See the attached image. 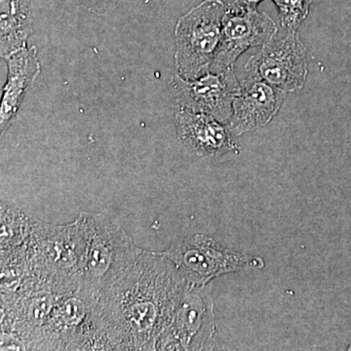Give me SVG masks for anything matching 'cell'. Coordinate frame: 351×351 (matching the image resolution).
Here are the masks:
<instances>
[{
	"mask_svg": "<svg viewBox=\"0 0 351 351\" xmlns=\"http://www.w3.org/2000/svg\"><path fill=\"white\" fill-rule=\"evenodd\" d=\"M189 286L159 252L141 249L130 267L94 301L110 350H158Z\"/></svg>",
	"mask_w": 351,
	"mask_h": 351,
	"instance_id": "obj_1",
	"label": "cell"
},
{
	"mask_svg": "<svg viewBox=\"0 0 351 351\" xmlns=\"http://www.w3.org/2000/svg\"><path fill=\"white\" fill-rule=\"evenodd\" d=\"M82 245L80 226L50 225L32 219L27 242V274L18 294L48 290L66 294L82 286Z\"/></svg>",
	"mask_w": 351,
	"mask_h": 351,
	"instance_id": "obj_2",
	"label": "cell"
},
{
	"mask_svg": "<svg viewBox=\"0 0 351 351\" xmlns=\"http://www.w3.org/2000/svg\"><path fill=\"white\" fill-rule=\"evenodd\" d=\"M76 219L82 233L80 290L96 301L130 267L141 248L119 221L107 215L83 212Z\"/></svg>",
	"mask_w": 351,
	"mask_h": 351,
	"instance_id": "obj_3",
	"label": "cell"
},
{
	"mask_svg": "<svg viewBox=\"0 0 351 351\" xmlns=\"http://www.w3.org/2000/svg\"><path fill=\"white\" fill-rule=\"evenodd\" d=\"M226 11L221 0H204L179 18L174 31L176 73L195 80L209 73L221 43Z\"/></svg>",
	"mask_w": 351,
	"mask_h": 351,
	"instance_id": "obj_4",
	"label": "cell"
},
{
	"mask_svg": "<svg viewBox=\"0 0 351 351\" xmlns=\"http://www.w3.org/2000/svg\"><path fill=\"white\" fill-rule=\"evenodd\" d=\"M36 350H110L94 300L80 290L58 295Z\"/></svg>",
	"mask_w": 351,
	"mask_h": 351,
	"instance_id": "obj_5",
	"label": "cell"
},
{
	"mask_svg": "<svg viewBox=\"0 0 351 351\" xmlns=\"http://www.w3.org/2000/svg\"><path fill=\"white\" fill-rule=\"evenodd\" d=\"M159 253L174 263L193 286L207 285L223 274L265 267L263 258L230 250L204 234L184 237Z\"/></svg>",
	"mask_w": 351,
	"mask_h": 351,
	"instance_id": "obj_6",
	"label": "cell"
},
{
	"mask_svg": "<svg viewBox=\"0 0 351 351\" xmlns=\"http://www.w3.org/2000/svg\"><path fill=\"white\" fill-rule=\"evenodd\" d=\"M248 77L263 80L286 93L301 90L308 75L306 48L298 32L272 39L246 62Z\"/></svg>",
	"mask_w": 351,
	"mask_h": 351,
	"instance_id": "obj_7",
	"label": "cell"
},
{
	"mask_svg": "<svg viewBox=\"0 0 351 351\" xmlns=\"http://www.w3.org/2000/svg\"><path fill=\"white\" fill-rule=\"evenodd\" d=\"M211 285L186 289L158 350H201L216 332Z\"/></svg>",
	"mask_w": 351,
	"mask_h": 351,
	"instance_id": "obj_8",
	"label": "cell"
},
{
	"mask_svg": "<svg viewBox=\"0 0 351 351\" xmlns=\"http://www.w3.org/2000/svg\"><path fill=\"white\" fill-rule=\"evenodd\" d=\"M170 87L176 106L208 113L226 123L232 117L233 100L240 92L241 82L232 66L221 73L209 71L195 80H186L175 73Z\"/></svg>",
	"mask_w": 351,
	"mask_h": 351,
	"instance_id": "obj_9",
	"label": "cell"
},
{
	"mask_svg": "<svg viewBox=\"0 0 351 351\" xmlns=\"http://www.w3.org/2000/svg\"><path fill=\"white\" fill-rule=\"evenodd\" d=\"M278 27L267 13L250 10L226 11L223 32L218 50L212 62L210 71L221 73L232 68L245 51L265 43L276 38Z\"/></svg>",
	"mask_w": 351,
	"mask_h": 351,
	"instance_id": "obj_10",
	"label": "cell"
},
{
	"mask_svg": "<svg viewBox=\"0 0 351 351\" xmlns=\"http://www.w3.org/2000/svg\"><path fill=\"white\" fill-rule=\"evenodd\" d=\"M174 121L178 140L196 156L219 157L239 154L240 147L230 128L213 115L176 106Z\"/></svg>",
	"mask_w": 351,
	"mask_h": 351,
	"instance_id": "obj_11",
	"label": "cell"
},
{
	"mask_svg": "<svg viewBox=\"0 0 351 351\" xmlns=\"http://www.w3.org/2000/svg\"><path fill=\"white\" fill-rule=\"evenodd\" d=\"M286 92L263 80L248 77L241 82L232 103V113L226 125L233 136L263 128L278 113Z\"/></svg>",
	"mask_w": 351,
	"mask_h": 351,
	"instance_id": "obj_12",
	"label": "cell"
},
{
	"mask_svg": "<svg viewBox=\"0 0 351 351\" xmlns=\"http://www.w3.org/2000/svg\"><path fill=\"white\" fill-rule=\"evenodd\" d=\"M2 59L8 69L0 106V131L1 135H4L19 112L25 92L34 86L40 75L41 64L34 45L27 46Z\"/></svg>",
	"mask_w": 351,
	"mask_h": 351,
	"instance_id": "obj_13",
	"label": "cell"
},
{
	"mask_svg": "<svg viewBox=\"0 0 351 351\" xmlns=\"http://www.w3.org/2000/svg\"><path fill=\"white\" fill-rule=\"evenodd\" d=\"M32 34L31 0H0L1 58L27 47Z\"/></svg>",
	"mask_w": 351,
	"mask_h": 351,
	"instance_id": "obj_14",
	"label": "cell"
},
{
	"mask_svg": "<svg viewBox=\"0 0 351 351\" xmlns=\"http://www.w3.org/2000/svg\"><path fill=\"white\" fill-rule=\"evenodd\" d=\"M1 251L10 250L27 243L32 232V219L17 208L1 204L0 216Z\"/></svg>",
	"mask_w": 351,
	"mask_h": 351,
	"instance_id": "obj_15",
	"label": "cell"
},
{
	"mask_svg": "<svg viewBox=\"0 0 351 351\" xmlns=\"http://www.w3.org/2000/svg\"><path fill=\"white\" fill-rule=\"evenodd\" d=\"M27 274V243L1 251V293L18 294Z\"/></svg>",
	"mask_w": 351,
	"mask_h": 351,
	"instance_id": "obj_16",
	"label": "cell"
},
{
	"mask_svg": "<svg viewBox=\"0 0 351 351\" xmlns=\"http://www.w3.org/2000/svg\"><path fill=\"white\" fill-rule=\"evenodd\" d=\"M278 10L279 21L287 32H295L309 14L313 0H271Z\"/></svg>",
	"mask_w": 351,
	"mask_h": 351,
	"instance_id": "obj_17",
	"label": "cell"
},
{
	"mask_svg": "<svg viewBox=\"0 0 351 351\" xmlns=\"http://www.w3.org/2000/svg\"><path fill=\"white\" fill-rule=\"evenodd\" d=\"M80 4L94 15L106 16L112 12L117 0H77Z\"/></svg>",
	"mask_w": 351,
	"mask_h": 351,
	"instance_id": "obj_18",
	"label": "cell"
},
{
	"mask_svg": "<svg viewBox=\"0 0 351 351\" xmlns=\"http://www.w3.org/2000/svg\"><path fill=\"white\" fill-rule=\"evenodd\" d=\"M263 0H226V10L239 12V11L257 9L258 4Z\"/></svg>",
	"mask_w": 351,
	"mask_h": 351,
	"instance_id": "obj_19",
	"label": "cell"
},
{
	"mask_svg": "<svg viewBox=\"0 0 351 351\" xmlns=\"http://www.w3.org/2000/svg\"><path fill=\"white\" fill-rule=\"evenodd\" d=\"M348 350L351 351V345L348 346Z\"/></svg>",
	"mask_w": 351,
	"mask_h": 351,
	"instance_id": "obj_20",
	"label": "cell"
}]
</instances>
